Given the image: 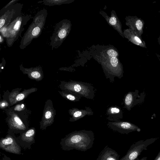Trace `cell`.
Here are the masks:
<instances>
[{
	"mask_svg": "<svg viewBox=\"0 0 160 160\" xmlns=\"http://www.w3.org/2000/svg\"><path fill=\"white\" fill-rule=\"evenodd\" d=\"M94 139V133L91 130L75 131L62 138L60 144L64 150L85 151L92 147Z\"/></svg>",
	"mask_w": 160,
	"mask_h": 160,
	"instance_id": "1",
	"label": "cell"
},
{
	"mask_svg": "<svg viewBox=\"0 0 160 160\" xmlns=\"http://www.w3.org/2000/svg\"><path fill=\"white\" fill-rule=\"evenodd\" d=\"M119 56L105 48L95 57L96 60L101 64L106 78L111 82H114L115 77L121 79L123 77V67Z\"/></svg>",
	"mask_w": 160,
	"mask_h": 160,
	"instance_id": "2",
	"label": "cell"
},
{
	"mask_svg": "<svg viewBox=\"0 0 160 160\" xmlns=\"http://www.w3.org/2000/svg\"><path fill=\"white\" fill-rule=\"evenodd\" d=\"M48 15L45 9L38 12L34 17L31 23L22 37L19 48L23 49L29 45L34 39L38 38L41 34L44 28Z\"/></svg>",
	"mask_w": 160,
	"mask_h": 160,
	"instance_id": "3",
	"label": "cell"
},
{
	"mask_svg": "<svg viewBox=\"0 0 160 160\" xmlns=\"http://www.w3.org/2000/svg\"><path fill=\"white\" fill-rule=\"evenodd\" d=\"M59 86L62 90L68 91L87 99H93L95 97V88L89 83L70 80L61 81Z\"/></svg>",
	"mask_w": 160,
	"mask_h": 160,
	"instance_id": "4",
	"label": "cell"
},
{
	"mask_svg": "<svg viewBox=\"0 0 160 160\" xmlns=\"http://www.w3.org/2000/svg\"><path fill=\"white\" fill-rule=\"evenodd\" d=\"M31 15L22 14L14 19L7 27L6 41L9 47H11L14 42L21 37L24 30V26L31 19Z\"/></svg>",
	"mask_w": 160,
	"mask_h": 160,
	"instance_id": "5",
	"label": "cell"
},
{
	"mask_svg": "<svg viewBox=\"0 0 160 160\" xmlns=\"http://www.w3.org/2000/svg\"><path fill=\"white\" fill-rule=\"evenodd\" d=\"M72 26L71 21L68 19L62 20L56 24L50 38L52 50L61 46L70 33Z\"/></svg>",
	"mask_w": 160,
	"mask_h": 160,
	"instance_id": "6",
	"label": "cell"
},
{
	"mask_svg": "<svg viewBox=\"0 0 160 160\" xmlns=\"http://www.w3.org/2000/svg\"><path fill=\"white\" fill-rule=\"evenodd\" d=\"M158 138H151L135 142L130 146L126 154L119 160H135L143 150H147V147Z\"/></svg>",
	"mask_w": 160,
	"mask_h": 160,
	"instance_id": "7",
	"label": "cell"
},
{
	"mask_svg": "<svg viewBox=\"0 0 160 160\" xmlns=\"http://www.w3.org/2000/svg\"><path fill=\"white\" fill-rule=\"evenodd\" d=\"M23 5L20 3L13 4L4 10L0 11V28L7 26L14 19L22 13Z\"/></svg>",
	"mask_w": 160,
	"mask_h": 160,
	"instance_id": "8",
	"label": "cell"
},
{
	"mask_svg": "<svg viewBox=\"0 0 160 160\" xmlns=\"http://www.w3.org/2000/svg\"><path fill=\"white\" fill-rule=\"evenodd\" d=\"M107 125L114 131L121 134H128L132 132L137 131L140 132L141 129L138 126L131 122L121 121H109Z\"/></svg>",
	"mask_w": 160,
	"mask_h": 160,
	"instance_id": "9",
	"label": "cell"
},
{
	"mask_svg": "<svg viewBox=\"0 0 160 160\" xmlns=\"http://www.w3.org/2000/svg\"><path fill=\"white\" fill-rule=\"evenodd\" d=\"M0 148L9 153L16 154H21V148L18 140L12 135H7L0 140Z\"/></svg>",
	"mask_w": 160,
	"mask_h": 160,
	"instance_id": "10",
	"label": "cell"
},
{
	"mask_svg": "<svg viewBox=\"0 0 160 160\" xmlns=\"http://www.w3.org/2000/svg\"><path fill=\"white\" fill-rule=\"evenodd\" d=\"M55 115V110L54 109L52 101L48 100L46 102L42 120L40 122V129L45 130L48 126L52 124Z\"/></svg>",
	"mask_w": 160,
	"mask_h": 160,
	"instance_id": "11",
	"label": "cell"
},
{
	"mask_svg": "<svg viewBox=\"0 0 160 160\" xmlns=\"http://www.w3.org/2000/svg\"><path fill=\"white\" fill-rule=\"evenodd\" d=\"M138 93L139 91L135 90L134 92L130 91L126 94L123 99V108L130 111L134 106L143 102L145 94L143 92L139 95Z\"/></svg>",
	"mask_w": 160,
	"mask_h": 160,
	"instance_id": "12",
	"label": "cell"
},
{
	"mask_svg": "<svg viewBox=\"0 0 160 160\" xmlns=\"http://www.w3.org/2000/svg\"><path fill=\"white\" fill-rule=\"evenodd\" d=\"M7 122L9 128L13 131L23 132L26 130V127L18 115L13 111L10 110L8 112Z\"/></svg>",
	"mask_w": 160,
	"mask_h": 160,
	"instance_id": "13",
	"label": "cell"
},
{
	"mask_svg": "<svg viewBox=\"0 0 160 160\" xmlns=\"http://www.w3.org/2000/svg\"><path fill=\"white\" fill-rule=\"evenodd\" d=\"M99 13L104 17L108 24L117 31L120 35L124 38L121 23L115 11L113 10H112L111 11L110 16H108L107 13L103 11H100Z\"/></svg>",
	"mask_w": 160,
	"mask_h": 160,
	"instance_id": "14",
	"label": "cell"
},
{
	"mask_svg": "<svg viewBox=\"0 0 160 160\" xmlns=\"http://www.w3.org/2000/svg\"><path fill=\"white\" fill-rule=\"evenodd\" d=\"M68 112L72 116L69 120V121L71 122L77 121L86 115H92L94 113L92 109L87 107H85L84 109L72 108L69 110Z\"/></svg>",
	"mask_w": 160,
	"mask_h": 160,
	"instance_id": "15",
	"label": "cell"
},
{
	"mask_svg": "<svg viewBox=\"0 0 160 160\" xmlns=\"http://www.w3.org/2000/svg\"><path fill=\"white\" fill-rule=\"evenodd\" d=\"M20 68L22 73L27 74L30 79L37 81L42 80L43 78L42 69L40 66L27 68H24L22 64L20 65Z\"/></svg>",
	"mask_w": 160,
	"mask_h": 160,
	"instance_id": "16",
	"label": "cell"
},
{
	"mask_svg": "<svg viewBox=\"0 0 160 160\" xmlns=\"http://www.w3.org/2000/svg\"><path fill=\"white\" fill-rule=\"evenodd\" d=\"M37 89L32 88L28 89H24L23 91L19 93L18 92H12L9 97V102L12 105L16 104L18 102L25 99L29 94L35 92Z\"/></svg>",
	"mask_w": 160,
	"mask_h": 160,
	"instance_id": "17",
	"label": "cell"
},
{
	"mask_svg": "<svg viewBox=\"0 0 160 160\" xmlns=\"http://www.w3.org/2000/svg\"><path fill=\"white\" fill-rule=\"evenodd\" d=\"M121 108L117 106H112L108 108L106 112L107 118L110 121L121 120L123 117Z\"/></svg>",
	"mask_w": 160,
	"mask_h": 160,
	"instance_id": "18",
	"label": "cell"
},
{
	"mask_svg": "<svg viewBox=\"0 0 160 160\" xmlns=\"http://www.w3.org/2000/svg\"><path fill=\"white\" fill-rule=\"evenodd\" d=\"M120 156L114 150L106 146L96 160H119Z\"/></svg>",
	"mask_w": 160,
	"mask_h": 160,
	"instance_id": "19",
	"label": "cell"
},
{
	"mask_svg": "<svg viewBox=\"0 0 160 160\" xmlns=\"http://www.w3.org/2000/svg\"><path fill=\"white\" fill-rule=\"evenodd\" d=\"M35 129L33 127L26 131L18 137V139L20 140L19 142L28 144H32L35 142Z\"/></svg>",
	"mask_w": 160,
	"mask_h": 160,
	"instance_id": "20",
	"label": "cell"
},
{
	"mask_svg": "<svg viewBox=\"0 0 160 160\" xmlns=\"http://www.w3.org/2000/svg\"><path fill=\"white\" fill-rule=\"evenodd\" d=\"M59 93L62 97L67 100L73 102H77L80 101L82 97L67 91H59Z\"/></svg>",
	"mask_w": 160,
	"mask_h": 160,
	"instance_id": "21",
	"label": "cell"
},
{
	"mask_svg": "<svg viewBox=\"0 0 160 160\" xmlns=\"http://www.w3.org/2000/svg\"><path fill=\"white\" fill-rule=\"evenodd\" d=\"M73 0H44L42 1L46 5L49 6L54 5H60L62 4L71 3Z\"/></svg>",
	"mask_w": 160,
	"mask_h": 160,
	"instance_id": "22",
	"label": "cell"
},
{
	"mask_svg": "<svg viewBox=\"0 0 160 160\" xmlns=\"http://www.w3.org/2000/svg\"><path fill=\"white\" fill-rule=\"evenodd\" d=\"M25 108L24 105L23 104L17 105L14 107V110L15 111H20Z\"/></svg>",
	"mask_w": 160,
	"mask_h": 160,
	"instance_id": "23",
	"label": "cell"
},
{
	"mask_svg": "<svg viewBox=\"0 0 160 160\" xmlns=\"http://www.w3.org/2000/svg\"><path fill=\"white\" fill-rule=\"evenodd\" d=\"M135 25L137 29L140 30L142 26V22L140 20H138L136 22Z\"/></svg>",
	"mask_w": 160,
	"mask_h": 160,
	"instance_id": "24",
	"label": "cell"
},
{
	"mask_svg": "<svg viewBox=\"0 0 160 160\" xmlns=\"http://www.w3.org/2000/svg\"><path fill=\"white\" fill-rule=\"evenodd\" d=\"M8 105V103L6 100H2L0 102V108L1 109L7 107Z\"/></svg>",
	"mask_w": 160,
	"mask_h": 160,
	"instance_id": "25",
	"label": "cell"
},
{
	"mask_svg": "<svg viewBox=\"0 0 160 160\" xmlns=\"http://www.w3.org/2000/svg\"><path fill=\"white\" fill-rule=\"evenodd\" d=\"M19 0H12L8 3L5 7H4L1 10H4L7 8L8 7L11 5L14 4L15 2L18 1Z\"/></svg>",
	"mask_w": 160,
	"mask_h": 160,
	"instance_id": "26",
	"label": "cell"
},
{
	"mask_svg": "<svg viewBox=\"0 0 160 160\" xmlns=\"http://www.w3.org/2000/svg\"><path fill=\"white\" fill-rule=\"evenodd\" d=\"M134 40H135L136 42L139 43H141L142 42L140 39L137 37L135 36L133 38Z\"/></svg>",
	"mask_w": 160,
	"mask_h": 160,
	"instance_id": "27",
	"label": "cell"
},
{
	"mask_svg": "<svg viewBox=\"0 0 160 160\" xmlns=\"http://www.w3.org/2000/svg\"><path fill=\"white\" fill-rule=\"evenodd\" d=\"M154 160H160V151Z\"/></svg>",
	"mask_w": 160,
	"mask_h": 160,
	"instance_id": "28",
	"label": "cell"
},
{
	"mask_svg": "<svg viewBox=\"0 0 160 160\" xmlns=\"http://www.w3.org/2000/svg\"><path fill=\"white\" fill-rule=\"evenodd\" d=\"M0 44H2L3 42L4 41V39L3 38V36L1 34L0 35Z\"/></svg>",
	"mask_w": 160,
	"mask_h": 160,
	"instance_id": "29",
	"label": "cell"
},
{
	"mask_svg": "<svg viewBox=\"0 0 160 160\" xmlns=\"http://www.w3.org/2000/svg\"><path fill=\"white\" fill-rule=\"evenodd\" d=\"M147 157H144L140 159H139L138 158L135 160H147Z\"/></svg>",
	"mask_w": 160,
	"mask_h": 160,
	"instance_id": "30",
	"label": "cell"
}]
</instances>
